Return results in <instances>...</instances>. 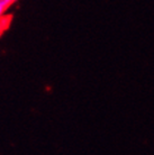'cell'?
<instances>
[{
  "label": "cell",
  "mask_w": 154,
  "mask_h": 155,
  "mask_svg": "<svg viewBox=\"0 0 154 155\" xmlns=\"http://www.w3.org/2000/svg\"><path fill=\"white\" fill-rule=\"evenodd\" d=\"M17 0H0V2L2 5H5L7 8H9L10 6H12V4H15Z\"/></svg>",
  "instance_id": "1"
},
{
  "label": "cell",
  "mask_w": 154,
  "mask_h": 155,
  "mask_svg": "<svg viewBox=\"0 0 154 155\" xmlns=\"http://www.w3.org/2000/svg\"><path fill=\"white\" fill-rule=\"evenodd\" d=\"M7 9H8V8L6 7L5 5H2L1 2H0V18L5 15V12H6V10H7Z\"/></svg>",
  "instance_id": "2"
},
{
  "label": "cell",
  "mask_w": 154,
  "mask_h": 155,
  "mask_svg": "<svg viewBox=\"0 0 154 155\" xmlns=\"http://www.w3.org/2000/svg\"><path fill=\"white\" fill-rule=\"evenodd\" d=\"M5 31H6V29H5V27L2 26V25H1V24H0V36L2 35V33H4Z\"/></svg>",
  "instance_id": "3"
}]
</instances>
